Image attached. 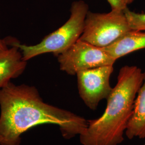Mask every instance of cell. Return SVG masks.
Masks as SVG:
<instances>
[{"label":"cell","mask_w":145,"mask_h":145,"mask_svg":"<svg viewBox=\"0 0 145 145\" xmlns=\"http://www.w3.org/2000/svg\"><path fill=\"white\" fill-rule=\"evenodd\" d=\"M131 29L124 11L112 10L108 13L88 11L80 39L104 48L110 45Z\"/></svg>","instance_id":"277c9868"},{"label":"cell","mask_w":145,"mask_h":145,"mask_svg":"<svg viewBox=\"0 0 145 145\" xmlns=\"http://www.w3.org/2000/svg\"><path fill=\"white\" fill-rule=\"evenodd\" d=\"M88 119L45 103L35 87L10 82L0 88V145H20L21 136L40 125H54L63 138L82 135Z\"/></svg>","instance_id":"6da1fadb"},{"label":"cell","mask_w":145,"mask_h":145,"mask_svg":"<svg viewBox=\"0 0 145 145\" xmlns=\"http://www.w3.org/2000/svg\"><path fill=\"white\" fill-rule=\"evenodd\" d=\"M125 135L129 139L145 138V71L143 82L135 99L133 113Z\"/></svg>","instance_id":"9c48e42d"},{"label":"cell","mask_w":145,"mask_h":145,"mask_svg":"<svg viewBox=\"0 0 145 145\" xmlns=\"http://www.w3.org/2000/svg\"><path fill=\"white\" fill-rule=\"evenodd\" d=\"M103 48L116 60L131 53L145 49V31L131 30Z\"/></svg>","instance_id":"ba28073f"},{"label":"cell","mask_w":145,"mask_h":145,"mask_svg":"<svg viewBox=\"0 0 145 145\" xmlns=\"http://www.w3.org/2000/svg\"><path fill=\"white\" fill-rule=\"evenodd\" d=\"M145 145V143H144V144H143V145Z\"/></svg>","instance_id":"4fadbf2b"},{"label":"cell","mask_w":145,"mask_h":145,"mask_svg":"<svg viewBox=\"0 0 145 145\" xmlns=\"http://www.w3.org/2000/svg\"><path fill=\"white\" fill-rule=\"evenodd\" d=\"M89 11L88 6L83 1L74 2L68 21L57 30L45 37L39 43L26 45L15 42L27 61L38 56L52 53L58 56L67 50L78 40L83 32L84 21Z\"/></svg>","instance_id":"3957f363"},{"label":"cell","mask_w":145,"mask_h":145,"mask_svg":"<svg viewBox=\"0 0 145 145\" xmlns=\"http://www.w3.org/2000/svg\"><path fill=\"white\" fill-rule=\"evenodd\" d=\"M114 66H104L82 71L77 73L78 91L84 103L91 110H96L100 102L106 99L113 88L110 78Z\"/></svg>","instance_id":"8992f818"},{"label":"cell","mask_w":145,"mask_h":145,"mask_svg":"<svg viewBox=\"0 0 145 145\" xmlns=\"http://www.w3.org/2000/svg\"><path fill=\"white\" fill-rule=\"evenodd\" d=\"M143 78L144 72L137 66H125L120 69L103 114L98 118L88 120L86 130L79 136L82 145H119L123 142Z\"/></svg>","instance_id":"7a4b0ae2"},{"label":"cell","mask_w":145,"mask_h":145,"mask_svg":"<svg viewBox=\"0 0 145 145\" xmlns=\"http://www.w3.org/2000/svg\"><path fill=\"white\" fill-rule=\"evenodd\" d=\"M26 65L21 50L14 44L11 48L0 53V88L21 75Z\"/></svg>","instance_id":"52a82bcc"},{"label":"cell","mask_w":145,"mask_h":145,"mask_svg":"<svg viewBox=\"0 0 145 145\" xmlns=\"http://www.w3.org/2000/svg\"><path fill=\"white\" fill-rule=\"evenodd\" d=\"M8 48L6 46L5 42L0 39V53L5 51Z\"/></svg>","instance_id":"7c38bea8"},{"label":"cell","mask_w":145,"mask_h":145,"mask_svg":"<svg viewBox=\"0 0 145 145\" xmlns=\"http://www.w3.org/2000/svg\"><path fill=\"white\" fill-rule=\"evenodd\" d=\"M124 12L131 30L145 31V13H137L128 8Z\"/></svg>","instance_id":"30bf717a"},{"label":"cell","mask_w":145,"mask_h":145,"mask_svg":"<svg viewBox=\"0 0 145 145\" xmlns=\"http://www.w3.org/2000/svg\"><path fill=\"white\" fill-rule=\"evenodd\" d=\"M60 69L70 75L89 69L114 66L116 60L103 48L78 39L67 50L57 56Z\"/></svg>","instance_id":"5b68a950"},{"label":"cell","mask_w":145,"mask_h":145,"mask_svg":"<svg viewBox=\"0 0 145 145\" xmlns=\"http://www.w3.org/2000/svg\"><path fill=\"white\" fill-rule=\"evenodd\" d=\"M111 5V9L124 11L134 0H107Z\"/></svg>","instance_id":"8fae6325"}]
</instances>
